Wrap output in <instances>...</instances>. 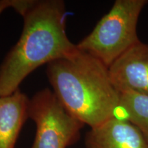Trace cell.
Segmentation results:
<instances>
[{
  "label": "cell",
  "instance_id": "1",
  "mask_svg": "<svg viewBox=\"0 0 148 148\" xmlns=\"http://www.w3.org/2000/svg\"><path fill=\"white\" fill-rule=\"evenodd\" d=\"M21 16V36L0 64V96L19 89L23 79L40 66L77 50L66 35L63 1L32 0Z\"/></svg>",
  "mask_w": 148,
  "mask_h": 148
},
{
  "label": "cell",
  "instance_id": "2",
  "mask_svg": "<svg viewBox=\"0 0 148 148\" xmlns=\"http://www.w3.org/2000/svg\"><path fill=\"white\" fill-rule=\"evenodd\" d=\"M47 75L60 102L84 125L94 128L116 116L121 93L108 66L92 55L77 49L48 64Z\"/></svg>",
  "mask_w": 148,
  "mask_h": 148
},
{
  "label": "cell",
  "instance_id": "3",
  "mask_svg": "<svg viewBox=\"0 0 148 148\" xmlns=\"http://www.w3.org/2000/svg\"><path fill=\"white\" fill-rule=\"evenodd\" d=\"M148 0H116L90 34L77 44L109 67L133 46L141 41L138 22Z\"/></svg>",
  "mask_w": 148,
  "mask_h": 148
},
{
  "label": "cell",
  "instance_id": "4",
  "mask_svg": "<svg viewBox=\"0 0 148 148\" xmlns=\"http://www.w3.org/2000/svg\"><path fill=\"white\" fill-rule=\"evenodd\" d=\"M28 116L36 125L31 148H67L78 140L84 126L48 88L37 92L29 100Z\"/></svg>",
  "mask_w": 148,
  "mask_h": 148
},
{
  "label": "cell",
  "instance_id": "5",
  "mask_svg": "<svg viewBox=\"0 0 148 148\" xmlns=\"http://www.w3.org/2000/svg\"><path fill=\"white\" fill-rule=\"evenodd\" d=\"M112 84L120 93L133 91L148 95V43L140 41L108 67Z\"/></svg>",
  "mask_w": 148,
  "mask_h": 148
},
{
  "label": "cell",
  "instance_id": "6",
  "mask_svg": "<svg viewBox=\"0 0 148 148\" xmlns=\"http://www.w3.org/2000/svg\"><path fill=\"white\" fill-rule=\"evenodd\" d=\"M86 148H148V139L128 120L116 116L90 128L85 136Z\"/></svg>",
  "mask_w": 148,
  "mask_h": 148
},
{
  "label": "cell",
  "instance_id": "7",
  "mask_svg": "<svg viewBox=\"0 0 148 148\" xmlns=\"http://www.w3.org/2000/svg\"><path fill=\"white\" fill-rule=\"evenodd\" d=\"M29 100L19 89L0 96V148H15L22 127L28 116Z\"/></svg>",
  "mask_w": 148,
  "mask_h": 148
},
{
  "label": "cell",
  "instance_id": "8",
  "mask_svg": "<svg viewBox=\"0 0 148 148\" xmlns=\"http://www.w3.org/2000/svg\"><path fill=\"white\" fill-rule=\"evenodd\" d=\"M119 108L127 119L143 132L148 139V95L133 91L121 92Z\"/></svg>",
  "mask_w": 148,
  "mask_h": 148
},
{
  "label": "cell",
  "instance_id": "9",
  "mask_svg": "<svg viewBox=\"0 0 148 148\" xmlns=\"http://www.w3.org/2000/svg\"><path fill=\"white\" fill-rule=\"evenodd\" d=\"M18 0H0V14L9 8H15Z\"/></svg>",
  "mask_w": 148,
  "mask_h": 148
}]
</instances>
